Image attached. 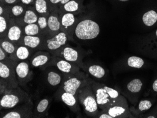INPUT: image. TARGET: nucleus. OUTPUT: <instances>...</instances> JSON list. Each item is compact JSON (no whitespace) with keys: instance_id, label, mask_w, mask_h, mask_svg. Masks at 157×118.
I'll use <instances>...</instances> for the list:
<instances>
[{"instance_id":"44","label":"nucleus","mask_w":157,"mask_h":118,"mask_svg":"<svg viewBox=\"0 0 157 118\" xmlns=\"http://www.w3.org/2000/svg\"><path fill=\"white\" fill-rule=\"evenodd\" d=\"M147 118H155V117H154V116H149V117H147Z\"/></svg>"},{"instance_id":"16","label":"nucleus","mask_w":157,"mask_h":118,"mask_svg":"<svg viewBox=\"0 0 157 118\" xmlns=\"http://www.w3.org/2000/svg\"><path fill=\"white\" fill-rule=\"evenodd\" d=\"M45 36H31L24 35L18 45H23L30 49L40 48Z\"/></svg>"},{"instance_id":"12","label":"nucleus","mask_w":157,"mask_h":118,"mask_svg":"<svg viewBox=\"0 0 157 118\" xmlns=\"http://www.w3.org/2000/svg\"><path fill=\"white\" fill-rule=\"evenodd\" d=\"M23 36V27L19 25L14 18H10L6 38L18 45Z\"/></svg>"},{"instance_id":"15","label":"nucleus","mask_w":157,"mask_h":118,"mask_svg":"<svg viewBox=\"0 0 157 118\" xmlns=\"http://www.w3.org/2000/svg\"><path fill=\"white\" fill-rule=\"evenodd\" d=\"M53 55L60 57L74 64L80 63L78 52L73 48L66 45Z\"/></svg>"},{"instance_id":"17","label":"nucleus","mask_w":157,"mask_h":118,"mask_svg":"<svg viewBox=\"0 0 157 118\" xmlns=\"http://www.w3.org/2000/svg\"><path fill=\"white\" fill-rule=\"evenodd\" d=\"M58 97L60 99L69 107L71 111L74 112H78L80 109L78 105L77 97L69 92H63L61 93Z\"/></svg>"},{"instance_id":"42","label":"nucleus","mask_w":157,"mask_h":118,"mask_svg":"<svg viewBox=\"0 0 157 118\" xmlns=\"http://www.w3.org/2000/svg\"><path fill=\"white\" fill-rule=\"evenodd\" d=\"M5 12V10H4V8L2 7V6H1L0 7V16L2 15L3 13Z\"/></svg>"},{"instance_id":"23","label":"nucleus","mask_w":157,"mask_h":118,"mask_svg":"<svg viewBox=\"0 0 157 118\" xmlns=\"http://www.w3.org/2000/svg\"><path fill=\"white\" fill-rule=\"evenodd\" d=\"M34 8L35 11L40 16L48 17L49 13L46 0H35Z\"/></svg>"},{"instance_id":"13","label":"nucleus","mask_w":157,"mask_h":118,"mask_svg":"<svg viewBox=\"0 0 157 118\" xmlns=\"http://www.w3.org/2000/svg\"><path fill=\"white\" fill-rule=\"evenodd\" d=\"M75 22V17L73 13L66 12L60 14L61 31L65 32L68 39L71 38L72 29Z\"/></svg>"},{"instance_id":"19","label":"nucleus","mask_w":157,"mask_h":118,"mask_svg":"<svg viewBox=\"0 0 157 118\" xmlns=\"http://www.w3.org/2000/svg\"><path fill=\"white\" fill-rule=\"evenodd\" d=\"M49 52L39 51L34 55L31 60V65L33 67L44 66L51 60L52 55Z\"/></svg>"},{"instance_id":"43","label":"nucleus","mask_w":157,"mask_h":118,"mask_svg":"<svg viewBox=\"0 0 157 118\" xmlns=\"http://www.w3.org/2000/svg\"><path fill=\"white\" fill-rule=\"evenodd\" d=\"M119 1L121 2H127L129 1V0H119Z\"/></svg>"},{"instance_id":"8","label":"nucleus","mask_w":157,"mask_h":118,"mask_svg":"<svg viewBox=\"0 0 157 118\" xmlns=\"http://www.w3.org/2000/svg\"><path fill=\"white\" fill-rule=\"evenodd\" d=\"M33 104L32 101L21 104L14 108L5 110L1 112V118H24L33 117Z\"/></svg>"},{"instance_id":"41","label":"nucleus","mask_w":157,"mask_h":118,"mask_svg":"<svg viewBox=\"0 0 157 118\" xmlns=\"http://www.w3.org/2000/svg\"><path fill=\"white\" fill-rule=\"evenodd\" d=\"M70 1V0H62L61 2H60V4L61 6H63L66 3H67L68 2H69Z\"/></svg>"},{"instance_id":"38","label":"nucleus","mask_w":157,"mask_h":118,"mask_svg":"<svg viewBox=\"0 0 157 118\" xmlns=\"http://www.w3.org/2000/svg\"><path fill=\"white\" fill-rule=\"evenodd\" d=\"M61 1L62 0H49V2L52 5H56L60 3Z\"/></svg>"},{"instance_id":"34","label":"nucleus","mask_w":157,"mask_h":118,"mask_svg":"<svg viewBox=\"0 0 157 118\" xmlns=\"http://www.w3.org/2000/svg\"><path fill=\"white\" fill-rule=\"evenodd\" d=\"M152 106L151 102L148 100H142L139 103L138 108L139 110L143 111L149 110Z\"/></svg>"},{"instance_id":"2","label":"nucleus","mask_w":157,"mask_h":118,"mask_svg":"<svg viewBox=\"0 0 157 118\" xmlns=\"http://www.w3.org/2000/svg\"><path fill=\"white\" fill-rule=\"evenodd\" d=\"M17 62L10 58L6 60L0 61L1 95L9 89L19 87V83L16 75L15 67Z\"/></svg>"},{"instance_id":"33","label":"nucleus","mask_w":157,"mask_h":118,"mask_svg":"<svg viewBox=\"0 0 157 118\" xmlns=\"http://www.w3.org/2000/svg\"><path fill=\"white\" fill-rule=\"evenodd\" d=\"M24 9L22 6L20 5H15L11 8V11L10 13H11L12 17H15L16 18H19L22 16L24 14Z\"/></svg>"},{"instance_id":"37","label":"nucleus","mask_w":157,"mask_h":118,"mask_svg":"<svg viewBox=\"0 0 157 118\" xmlns=\"http://www.w3.org/2000/svg\"><path fill=\"white\" fill-rule=\"evenodd\" d=\"M18 0H3V2L7 4L11 5L16 3Z\"/></svg>"},{"instance_id":"30","label":"nucleus","mask_w":157,"mask_h":118,"mask_svg":"<svg viewBox=\"0 0 157 118\" xmlns=\"http://www.w3.org/2000/svg\"><path fill=\"white\" fill-rule=\"evenodd\" d=\"M143 83L140 79H135L127 84V89L132 93H138L141 90Z\"/></svg>"},{"instance_id":"36","label":"nucleus","mask_w":157,"mask_h":118,"mask_svg":"<svg viewBox=\"0 0 157 118\" xmlns=\"http://www.w3.org/2000/svg\"><path fill=\"white\" fill-rule=\"evenodd\" d=\"M97 118H113L112 116L107 113L105 112H104L102 110L101 112H99Z\"/></svg>"},{"instance_id":"40","label":"nucleus","mask_w":157,"mask_h":118,"mask_svg":"<svg viewBox=\"0 0 157 118\" xmlns=\"http://www.w3.org/2000/svg\"><path fill=\"white\" fill-rule=\"evenodd\" d=\"M152 88L154 91L157 92V79L155 80V82H153V85H152Z\"/></svg>"},{"instance_id":"3","label":"nucleus","mask_w":157,"mask_h":118,"mask_svg":"<svg viewBox=\"0 0 157 118\" xmlns=\"http://www.w3.org/2000/svg\"><path fill=\"white\" fill-rule=\"evenodd\" d=\"M77 97L86 114L90 117L97 118L100 112L99 107L90 81L78 90Z\"/></svg>"},{"instance_id":"25","label":"nucleus","mask_w":157,"mask_h":118,"mask_svg":"<svg viewBox=\"0 0 157 118\" xmlns=\"http://www.w3.org/2000/svg\"><path fill=\"white\" fill-rule=\"evenodd\" d=\"M63 76L59 73L54 71H51L48 74L47 80L48 84L52 86L56 87L61 84Z\"/></svg>"},{"instance_id":"32","label":"nucleus","mask_w":157,"mask_h":118,"mask_svg":"<svg viewBox=\"0 0 157 118\" xmlns=\"http://www.w3.org/2000/svg\"><path fill=\"white\" fill-rule=\"evenodd\" d=\"M79 9V4L75 0H70L69 2L63 6V10L66 12L74 13ZM65 12V13H66Z\"/></svg>"},{"instance_id":"27","label":"nucleus","mask_w":157,"mask_h":118,"mask_svg":"<svg viewBox=\"0 0 157 118\" xmlns=\"http://www.w3.org/2000/svg\"><path fill=\"white\" fill-rule=\"evenodd\" d=\"M144 23L148 26L153 25L157 21V13L154 10H151L144 13L143 17Z\"/></svg>"},{"instance_id":"26","label":"nucleus","mask_w":157,"mask_h":118,"mask_svg":"<svg viewBox=\"0 0 157 118\" xmlns=\"http://www.w3.org/2000/svg\"><path fill=\"white\" fill-rule=\"evenodd\" d=\"M23 30L24 35L31 36L41 35L39 27L37 23L25 25L23 27Z\"/></svg>"},{"instance_id":"35","label":"nucleus","mask_w":157,"mask_h":118,"mask_svg":"<svg viewBox=\"0 0 157 118\" xmlns=\"http://www.w3.org/2000/svg\"><path fill=\"white\" fill-rule=\"evenodd\" d=\"M9 58L8 55L3 51L1 47H0V61L6 60Z\"/></svg>"},{"instance_id":"6","label":"nucleus","mask_w":157,"mask_h":118,"mask_svg":"<svg viewBox=\"0 0 157 118\" xmlns=\"http://www.w3.org/2000/svg\"><path fill=\"white\" fill-rule=\"evenodd\" d=\"M100 31L99 25L91 19H85L78 23L75 30V34L78 39L88 40L98 36Z\"/></svg>"},{"instance_id":"31","label":"nucleus","mask_w":157,"mask_h":118,"mask_svg":"<svg viewBox=\"0 0 157 118\" xmlns=\"http://www.w3.org/2000/svg\"><path fill=\"white\" fill-rule=\"evenodd\" d=\"M127 62L128 66L135 68H141L144 64V61L143 59L136 56L129 57Z\"/></svg>"},{"instance_id":"24","label":"nucleus","mask_w":157,"mask_h":118,"mask_svg":"<svg viewBox=\"0 0 157 118\" xmlns=\"http://www.w3.org/2000/svg\"><path fill=\"white\" fill-rule=\"evenodd\" d=\"M17 46V45L12 43V41L9 40L7 38H1V47L8 55L9 57L15 53Z\"/></svg>"},{"instance_id":"18","label":"nucleus","mask_w":157,"mask_h":118,"mask_svg":"<svg viewBox=\"0 0 157 118\" xmlns=\"http://www.w3.org/2000/svg\"><path fill=\"white\" fill-rule=\"evenodd\" d=\"M38 17L35 11L29 9L25 11L22 16L15 20L19 25L23 27L26 25L36 23Z\"/></svg>"},{"instance_id":"29","label":"nucleus","mask_w":157,"mask_h":118,"mask_svg":"<svg viewBox=\"0 0 157 118\" xmlns=\"http://www.w3.org/2000/svg\"><path fill=\"white\" fill-rule=\"evenodd\" d=\"M37 24L39 27L41 35L45 37H49L48 25V17L44 16L39 17Z\"/></svg>"},{"instance_id":"39","label":"nucleus","mask_w":157,"mask_h":118,"mask_svg":"<svg viewBox=\"0 0 157 118\" xmlns=\"http://www.w3.org/2000/svg\"><path fill=\"white\" fill-rule=\"evenodd\" d=\"M21 1L23 4L29 5L33 2V0H21Z\"/></svg>"},{"instance_id":"11","label":"nucleus","mask_w":157,"mask_h":118,"mask_svg":"<svg viewBox=\"0 0 157 118\" xmlns=\"http://www.w3.org/2000/svg\"><path fill=\"white\" fill-rule=\"evenodd\" d=\"M16 75L20 86H25L31 80L33 73L30 69L29 63L25 61L17 62L15 67Z\"/></svg>"},{"instance_id":"20","label":"nucleus","mask_w":157,"mask_h":118,"mask_svg":"<svg viewBox=\"0 0 157 118\" xmlns=\"http://www.w3.org/2000/svg\"><path fill=\"white\" fill-rule=\"evenodd\" d=\"M30 48L23 45H18L15 52L10 58L15 61L19 62L23 61L29 58L31 54Z\"/></svg>"},{"instance_id":"10","label":"nucleus","mask_w":157,"mask_h":118,"mask_svg":"<svg viewBox=\"0 0 157 118\" xmlns=\"http://www.w3.org/2000/svg\"><path fill=\"white\" fill-rule=\"evenodd\" d=\"M103 111L110 114L113 118L131 117L127 101L121 95L115 103Z\"/></svg>"},{"instance_id":"28","label":"nucleus","mask_w":157,"mask_h":118,"mask_svg":"<svg viewBox=\"0 0 157 118\" xmlns=\"http://www.w3.org/2000/svg\"><path fill=\"white\" fill-rule=\"evenodd\" d=\"M88 72L93 77L101 79L105 76V71L104 68L99 65H94L88 68Z\"/></svg>"},{"instance_id":"45","label":"nucleus","mask_w":157,"mask_h":118,"mask_svg":"<svg viewBox=\"0 0 157 118\" xmlns=\"http://www.w3.org/2000/svg\"><path fill=\"white\" fill-rule=\"evenodd\" d=\"M156 36H157V30H156Z\"/></svg>"},{"instance_id":"5","label":"nucleus","mask_w":157,"mask_h":118,"mask_svg":"<svg viewBox=\"0 0 157 118\" xmlns=\"http://www.w3.org/2000/svg\"><path fill=\"white\" fill-rule=\"evenodd\" d=\"M89 81L90 79L81 72L75 74H63V79L57 93L58 97L62 92H67L77 97L78 90L87 84Z\"/></svg>"},{"instance_id":"7","label":"nucleus","mask_w":157,"mask_h":118,"mask_svg":"<svg viewBox=\"0 0 157 118\" xmlns=\"http://www.w3.org/2000/svg\"><path fill=\"white\" fill-rule=\"evenodd\" d=\"M68 37L65 32H60L52 37H46L40 48L45 50L55 55L63 47L66 45Z\"/></svg>"},{"instance_id":"1","label":"nucleus","mask_w":157,"mask_h":118,"mask_svg":"<svg viewBox=\"0 0 157 118\" xmlns=\"http://www.w3.org/2000/svg\"><path fill=\"white\" fill-rule=\"evenodd\" d=\"M90 84L95 94L99 108L102 110L115 103L121 96L117 90L104 84L90 80Z\"/></svg>"},{"instance_id":"4","label":"nucleus","mask_w":157,"mask_h":118,"mask_svg":"<svg viewBox=\"0 0 157 118\" xmlns=\"http://www.w3.org/2000/svg\"><path fill=\"white\" fill-rule=\"evenodd\" d=\"M30 101L29 96L20 87L9 89L1 95V110H8Z\"/></svg>"},{"instance_id":"9","label":"nucleus","mask_w":157,"mask_h":118,"mask_svg":"<svg viewBox=\"0 0 157 118\" xmlns=\"http://www.w3.org/2000/svg\"><path fill=\"white\" fill-rule=\"evenodd\" d=\"M45 66V68L54 66L64 74H75L80 73V68L77 65L56 55H52L51 60Z\"/></svg>"},{"instance_id":"21","label":"nucleus","mask_w":157,"mask_h":118,"mask_svg":"<svg viewBox=\"0 0 157 118\" xmlns=\"http://www.w3.org/2000/svg\"><path fill=\"white\" fill-rule=\"evenodd\" d=\"M49 100L47 98L41 99L36 105L33 112V118H40L45 116L49 106Z\"/></svg>"},{"instance_id":"22","label":"nucleus","mask_w":157,"mask_h":118,"mask_svg":"<svg viewBox=\"0 0 157 118\" xmlns=\"http://www.w3.org/2000/svg\"><path fill=\"white\" fill-rule=\"evenodd\" d=\"M9 12H4L0 16V33L1 38H6L10 25Z\"/></svg>"},{"instance_id":"14","label":"nucleus","mask_w":157,"mask_h":118,"mask_svg":"<svg viewBox=\"0 0 157 118\" xmlns=\"http://www.w3.org/2000/svg\"><path fill=\"white\" fill-rule=\"evenodd\" d=\"M48 25L49 37L53 36L61 32L60 14L56 11L49 13L48 17Z\"/></svg>"}]
</instances>
